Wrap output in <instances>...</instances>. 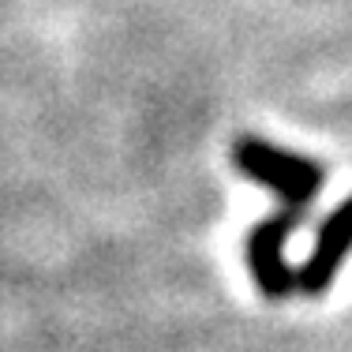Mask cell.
Returning a JSON list of instances; mask_svg holds the SVG:
<instances>
[{
  "instance_id": "6da1fadb",
  "label": "cell",
  "mask_w": 352,
  "mask_h": 352,
  "mask_svg": "<svg viewBox=\"0 0 352 352\" xmlns=\"http://www.w3.org/2000/svg\"><path fill=\"white\" fill-rule=\"evenodd\" d=\"M232 165L248 180L270 188L296 214H304L315 203L322 184H326V173L318 162H311L304 154H289V150L274 146L266 139H255V135H240L232 142Z\"/></svg>"
},
{
  "instance_id": "7a4b0ae2",
  "label": "cell",
  "mask_w": 352,
  "mask_h": 352,
  "mask_svg": "<svg viewBox=\"0 0 352 352\" xmlns=\"http://www.w3.org/2000/svg\"><path fill=\"white\" fill-rule=\"evenodd\" d=\"M300 217L304 214L285 206V210L263 217L248 236V266L266 300H289L292 292H300V270L285 255L289 236L300 229Z\"/></svg>"
},
{
  "instance_id": "3957f363",
  "label": "cell",
  "mask_w": 352,
  "mask_h": 352,
  "mask_svg": "<svg viewBox=\"0 0 352 352\" xmlns=\"http://www.w3.org/2000/svg\"><path fill=\"white\" fill-rule=\"evenodd\" d=\"M349 251H352V199H345L318 225L315 248L304 258V266H300V292L304 296H326L341 270V263L349 258Z\"/></svg>"
}]
</instances>
